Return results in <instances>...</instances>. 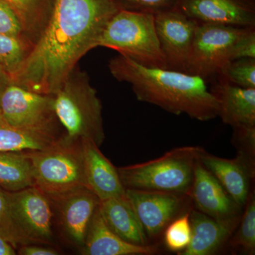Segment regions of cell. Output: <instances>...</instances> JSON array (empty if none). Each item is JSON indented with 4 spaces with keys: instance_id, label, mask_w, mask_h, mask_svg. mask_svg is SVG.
<instances>
[{
    "instance_id": "obj_19",
    "label": "cell",
    "mask_w": 255,
    "mask_h": 255,
    "mask_svg": "<svg viewBox=\"0 0 255 255\" xmlns=\"http://www.w3.org/2000/svg\"><path fill=\"white\" fill-rule=\"evenodd\" d=\"M191 238L189 246L181 255L214 254L229 239L238 223V219L220 221L201 211L189 214Z\"/></svg>"
},
{
    "instance_id": "obj_23",
    "label": "cell",
    "mask_w": 255,
    "mask_h": 255,
    "mask_svg": "<svg viewBox=\"0 0 255 255\" xmlns=\"http://www.w3.org/2000/svg\"><path fill=\"white\" fill-rule=\"evenodd\" d=\"M57 142L23 132L10 125L0 114V152L43 150Z\"/></svg>"
},
{
    "instance_id": "obj_24",
    "label": "cell",
    "mask_w": 255,
    "mask_h": 255,
    "mask_svg": "<svg viewBox=\"0 0 255 255\" xmlns=\"http://www.w3.org/2000/svg\"><path fill=\"white\" fill-rule=\"evenodd\" d=\"M33 45L29 41L0 33V68L12 79Z\"/></svg>"
},
{
    "instance_id": "obj_25",
    "label": "cell",
    "mask_w": 255,
    "mask_h": 255,
    "mask_svg": "<svg viewBox=\"0 0 255 255\" xmlns=\"http://www.w3.org/2000/svg\"><path fill=\"white\" fill-rule=\"evenodd\" d=\"M246 210L236 236L231 240L233 248L241 250L246 254L255 253V198L254 193L248 196Z\"/></svg>"
},
{
    "instance_id": "obj_34",
    "label": "cell",
    "mask_w": 255,
    "mask_h": 255,
    "mask_svg": "<svg viewBox=\"0 0 255 255\" xmlns=\"http://www.w3.org/2000/svg\"><path fill=\"white\" fill-rule=\"evenodd\" d=\"M11 81V77L6 72H4L2 69L0 68V96H1L2 92L4 91L6 85Z\"/></svg>"
},
{
    "instance_id": "obj_10",
    "label": "cell",
    "mask_w": 255,
    "mask_h": 255,
    "mask_svg": "<svg viewBox=\"0 0 255 255\" xmlns=\"http://www.w3.org/2000/svg\"><path fill=\"white\" fill-rule=\"evenodd\" d=\"M155 25L167 69L187 73L199 23L175 7L155 15Z\"/></svg>"
},
{
    "instance_id": "obj_26",
    "label": "cell",
    "mask_w": 255,
    "mask_h": 255,
    "mask_svg": "<svg viewBox=\"0 0 255 255\" xmlns=\"http://www.w3.org/2000/svg\"><path fill=\"white\" fill-rule=\"evenodd\" d=\"M217 75L244 88H255V58L230 61Z\"/></svg>"
},
{
    "instance_id": "obj_4",
    "label": "cell",
    "mask_w": 255,
    "mask_h": 255,
    "mask_svg": "<svg viewBox=\"0 0 255 255\" xmlns=\"http://www.w3.org/2000/svg\"><path fill=\"white\" fill-rule=\"evenodd\" d=\"M203 150L199 146L177 147L148 162L119 167V177L125 189L187 194Z\"/></svg>"
},
{
    "instance_id": "obj_1",
    "label": "cell",
    "mask_w": 255,
    "mask_h": 255,
    "mask_svg": "<svg viewBox=\"0 0 255 255\" xmlns=\"http://www.w3.org/2000/svg\"><path fill=\"white\" fill-rule=\"evenodd\" d=\"M120 8L114 0H53L44 28L11 81L53 95Z\"/></svg>"
},
{
    "instance_id": "obj_33",
    "label": "cell",
    "mask_w": 255,
    "mask_h": 255,
    "mask_svg": "<svg viewBox=\"0 0 255 255\" xmlns=\"http://www.w3.org/2000/svg\"><path fill=\"white\" fill-rule=\"evenodd\" d=\"M15 250L9 242L0 236V255H15L16 254Z\"/></svg>"
},
{
    "instance_id": "obj_20",
    "label": "cell",
    "mask_w": 255,
    "mask_h": 255,
    "mask_svg": "<svg viewBox=\"0 0 255 255\" xmlns=\"http://www.w3.org/2000/svg\"><path fill=\"white\" fill-rule=\"evenodd\" d=\"M99 207L105 223L119 237L132 244L148 245L147 235L126 194L100 201Z\"/></svg>"
},
{
    "instance_id": "obj_32",
    "label": "cell",
    "mask_w": 255,
    "mask_h": 255,
    "mask_svg": "<svg viewBox=\"0 0 255 255\" xmlns=\"http://www.w3.org/2000/svg\"><path fill=\"white\" fill-rule=\"evenodd\" d=\"M18 254L20 255H58L59 252L54 248L41 244H28L18 248Z\"/></svg>"
},
{
    "instance_id": "obj_22",
    "label": "cell",
    "mask_w": 255,
    "mask_h": 255,
    "mask_svg": "<svg viewBox=\"0 0 255 255\" xmlns=\"http://www.w3.org/2000/svg\"><path fill=\"white\" fill-rule=\"evenodd\" d=\"M21 18L26 36L34 44L44 28L53 0H6Z\"/></svg>"
},
{
    "instance_id": "obj_11",
    "label": "cell",
    "mask_w": 255,
    "mask_h": 255,
    "mask_svg": "<svg viewBox=\"0 0 255 255\" xmlns=\"http://www.w3.org/2000/svg\"><path fill=\"white\" fill-rule=\"evenodd\" d=\"M47 196L64 236L69 243L81 249L89 224L100 204V199L85 187Z\"/></svg>"
},
{
    "instance_id": "obj_35",
    "label": "cell",
    "mask_w": 255,
    "mask_h": 255,
    "mask_svg": "<svg viewBox=\"0 0 255 255\" xmlns=\"http://www.w3.org/2000/svg\"><path fill=\"white\" fill-rule=\"evenodd\" d=\"M0 236H1V237H3V238H5V239H6V237H5V235L4 234V233L2 232V231H1V229H0ZM6 241H7V240H6ZM8 242H9V241H8Z\"/></svg>"
},
{
    "instance_id": "obj_31",
    "label": "cell",
    "mask_w": 255,
    "mask_h": 255,
    "mask_svg": "<svg viewBox=\"0 0 255 255\" xmlns=\"http://www.w3.org/2000/svg\"><path fill=\"white\" fill-rule=\"evenodd\" d=\"M255 58V27H246L233 45L231 61Z\"/></svg>"
},
{
    "instance_id": "obj_29",
    "label": "cell",
    "mask_w": 255,
    "mask_h": 255,
    "mask_svg": "<svg viewBox=\"0 0 255 255\" xmlns=\"http://www.w3.org/2000/svg\"><path fill=\"white\" fill-rule=\"evenodd\" d=\"M0 33L26 40L31 43L26 36L21 18L6 0H0Z\"/></svg>"
},
{
    "instance_id": "obj_3",
    "label": "cell",
    "mask_w": 255,
    "mask_h": 255,
    "mask_svg": "<svg viewBox=\"0 0 255 255\" xmlns=\"http://www.w3.org/2000/svg\"><path fill=\"white\" fill-rule=\"evenodd\" d=\"M52 95L65 138L90 140L100 147L105 139L102 105L86 72L77 65Z\"/></svg>"
},
{
    "instance_id": "obj_12",
    "label": "cell",
    "mask_w": 255,
    "mask_h": 255,
    "mask_svg": "<svg viewBox=\"0 0 255 255\" xmlns=\"http://www.w3.org/2000/svg\"><path fill=\"white\" fill-rule=\"evenodd\" d=\"M176 7L198 23L255 27V0H178Z\"/></svg>"
},
{
    "instance_id": "obj_5",
    "label": "cell",
    "mask_w": 255,
    "mask_h": 255,
    "mask_svg": "<svg viewBox=\"0 0 255 255\" xmlns=\"http://www.w3.org/2000/svg\"><path fill=\"white\" fill-rule=\"evenodd\" d=\"M97 47L117 50L145 66L167 69L153 14L119 9L106 26Z\"/></svg>"
},
{
    "instance_id": "obj_21",
    "label": "cell",
    "mask_w": 255,
    "mask_h": 255,
    "mask_svg": "<svg viewBox=\"0 0 255 255\" xmlns=\"http://www.w3.org/2000/svg\"><path fill=\"white\" fill-rule=\"evenodd\" d=\"M33 186L31 162L26 151L0 152V187L14 192Z\"/></svg>"
},
{
    "instance_id": "obj_7",
    "label": "cell",
    "mask_w": 255,
    "mask_h": 255,
    "mask_svg": "<svg viewBox=\"0 0 255 255\" xmlns=\"http://www.w3.org/2000/svg\"><path fill=\"white\" fill-rule=\"evenodd\" d=\"M0 114L10 125L31 135L52 141L65 137L52 95L31 91L11 81L0 96Z\"/></svg>"
},
{
    "instance_id": "obj_30",
    "label": "cell",
    "mask_w": 255,
    "mask_h": 255,
    "mask_svg": "<svg viewBox=\"0 0 255 255\" xmlns=\"http://www.w3.org/2000/svg\"><path fill=\"white\" fill-rule=\"evenodd\" d=\"M120 9L156 15L177 6L178 0H114Z\"/></svg>"
},
{
    "instance_id": "obj_28",
    "label": "cell",
    "mask_w": 255,
    "mask_h": 255,
    "mask_svg": "<svg viewBox=\"0 0 255 255\" xmlns=\"http://www.w3.org/2000/svg\"><path fill=\"white\" fill-rule=\"evenodd\" d=\"M164 230V243L169 251L177 253L184 251L189 246L191 238L189 214L172 220Z\"/></svg>"
},
{
    "instance_id": "obj_16",
    "label": "cell",
    "mask_w": 255,
    "mask_h": 255,
    "mask_svg": "<svg viewBox=\"0 0 255 255\" xmlns=\"http://www.w3.org/2000/svg\"><path fill=\"white\" fill-rule=\"evenodd\" d=\"M199 159L240 207L246 206L250 194V179L254 176L255 167L239 156L232 159L222 158L204 150Z\"/></svg>"
},
{
    "instance_id": "obj_8",
    "label": "cell",
    "mask_w": 255,
    "mask_h": 255,
    "mask_svg": "<svg viewBox=\"0 0 255 255\" xmlns=\"http://www.w3.org/2000/svg\"><path fill=\"white\" fill-rule=\"evenodd\" d=\"M246 28L199 23L187 73L204 80L217 75L231 61L233 45Z\"/></svg>"
},
{
    "instance_id": "obj_2",
    "label": "cell",
    "mask_w": 255,
    "mask_h": 255,
    "mask_svg": "<svg viewBox=\"0 0 255 255\" xmlns=\"http://www.w3.org/2000/svg\"><path fill=\"white\" fill-rule=\"evenodd\" d=\"M108 66L114 78L130 84L139 101L201 122L219 117V100L201 77L145 66L122 54L112 58Z\"/></svg>"
},
{
    "instance_id": "obj_27",
    "label": "cell",
    "mask_w": 255,
    "mask_h": 255,
    "mask_svg": "<svg viewBox=\"0 0 255 255\" xmlns=\"http://www.w3.org/2000/svg\"><path fill=\"white\" fill-rule=\"evenodd\" d=\"M0 229L15 249L24 245L31 244L21 232L15 221L10 206L7 191L0 189Z\"/></svg>"
},
{
    "instance_id": "obj_15",
    "label": "cell",
    "mask_w": 255,
    "mask_h": 255,
    "mask_svg": "<svg viewBox=\"0 0 255 255\" xmlns=\"http://www.w3.org/2000/svg\"><path fill=\"white\" fill-rule=\"evenodd\" d=\"M84 172L87 189L100 201L125 195L118 169L103 155L100 147L90 140H81Z\"/></svg>"
},
{
    "instance_id": "obj_17",
    "label": "cell",
    "mask_w": 255,
    "mask_h": 255,
    "mask_svg": "<svg viewBox=\"0 0 255 255\" xmlns=\"http://www.w3.org/2000/svg\"><path fill=\"white\" fill-rule=\"evenodd\" d=\"M80 252L84 255H151L157 253L158 249L155 246L132 244L119 237L105 223L98 206Z\"/></svg>"
},
{
    "instance_id": "obj_6",
    "label": "cell",
    "mask_w": 255,
    "mask_h": 255,
    "mask_svg": "<svg viewBox=\"0 0 255 255\" xmlns=\"http://www.w3.org/2000/svg\"><path fill=\"white\" fill-rule=\"evenodd\" d=\"M35 187L47 195L86 187L81 141L63 137L43 150L26 151Z\"/></svg>"
},
{
    "instance_id": "obj_14",
    "label": "cell",
    "mask_w": 255,
    "mask_h": 255,
    "mask_svg": "<svg viewBox=\"0 0 255 255\" xmlns=\"http://www.w3.org/2000/svg\"><path fill=\"white\" fill-rule=\"evenodd\" d=\"M190 191L193 200L201 212L220 221L239 219L241 207L199 159L194 169Z\"/></svg>"
},
{
    "instance_id": "obj_13",
    "label": "cell",
    "mask_w": 255,
    "mask_h": 255,
    "mask_svg": "<svg viewBox=\"0 0 255 255\" xmlns=\"http://www.w3.org/2000/svg\"><path fill=\"white\" fill-rule=\"evenodd\" d=\"M126 195L135 210L147 238L165 229L182 204L181 194L167 191L126 189Z\"/></svg>"
},
{
    "instance_id": "obj_18",
    "label": "cell",
    "mask_w": 255,
    "mask_h": 255,
    "mask_svg": "<svg viewBox=\"0 0 255 255\" xmlns=\"http://www.w3.org/2000/svg\"><path fill=\"white\" fill-rule=\"evenodd\" d=\"M211 92L219 100L223 123L233 128L255 127V88L237 86L219 76Z\"/></svg>"
},
{
    "instance_id": "obj_9",
    "label": "cell",
    "mask_w": 255,
    "mask_h": 255,
    "mask_svg": "<svg viewBox=\"0 0 255 255\" xmlns=\"http://www.w3.org/2000/svg\"><path fill=\"white\" fill-rule=\"evenodd\" d=\"M7 195L15 221L30 243L51 244L54 213L48 196L35 186Z\"/></svg>"
}]
</instances>
